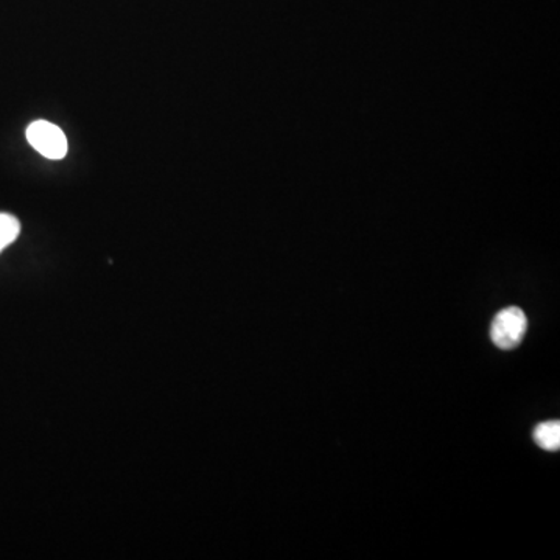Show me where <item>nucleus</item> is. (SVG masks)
<instances>
[{
    "mask_svg": "<svg viewBox=\"0 0 560 560\" xmlns=\"http://www.w3.org/2000/svg\"><path fill=\"white\" fill-rule=\"evenodd\" d=\"M528 330V318L518 307L501 311L490 327V338L497 348L511 350L517 348Z\"/></svg>",
    "mask_w": 560,
    "mask_h": 560,
    "instance_id": "1",
    "label": "nucleus"
},
{
    "mask_svg": "<svg viewBox=\"0 0 560 560\" xmlns=\"http://www.w3.org/2000/svg\"><path fill=\"white\" fill-rule=\"evenodd\" d=\"M27 140L47 160H62L68 154L69 145L65 132L50 121H33L27 128Z\"/></svg>",
    "mask_w": 560,
    "mask_h": 560,
    "instance_id": "2",
    "label": "nucleus"
},
{
    "mask_svg": "<svg viewBox=\"0 0 560 560\" xmlns=\"http://www.w3.org/2000/svg\"><path fill=\"white\" fill-rule=\"evenodd\" d=\"M534 440L537 445L547 452H559L560 448V422L551 420V422L540 423L534 431Z\"/></svg>",
    "mask_w": 560,
    "mask_h": 560,
    "instance_id": "3",
    "label": "nucleus"
},
{
    "mask_svg": "<svg viewBox=\"0 0 560 560\" xmlns=\"http://www.w3.org/2000/svg\"><path fill=\"white\" fill-rule=\"evenodd\" d=\"M21 223L16 217L0 213V253L20 237Z\"/></svg>",
    "mask_w": 560,
    "mask_h": 560,
    "instance_id": "4",
    "label": "nucleus"
}]
</instances>
